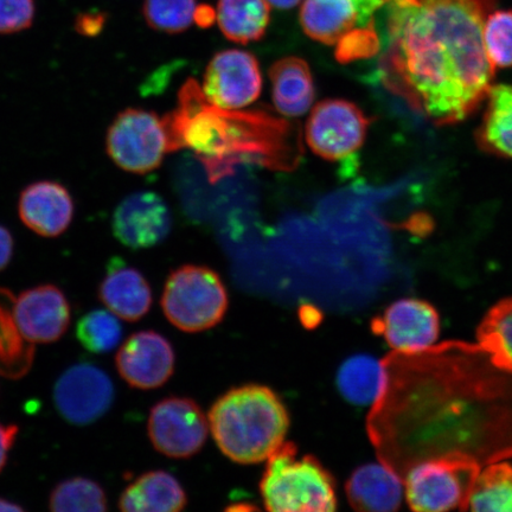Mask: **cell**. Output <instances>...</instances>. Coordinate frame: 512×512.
<instances>
[{
	"instance_id": "1",
	"label": "cell",
	"mask_w": 512,
	"mask_h": 512,
	"mask_svg": "<svg viewBox=\"0 0 512 512\" xmlns=\"http://www.w3.org/2000/svg\"><path fill=\"white\" fill-rule=\"evenodd\" d=\"M367 430L382 464L403 479L434 459L485 467L512 458V363L483 343L393 351Z\"/></svg>"
},
{
	"instance_id": "2",
	"label": "cell",
	"mask_w": 512,
	"mask_h": 512,
	"mask_svg": "<svg viewBox=\"0 0 512 512\" xmlns=\"http://www.w3.org/2000/svg\"><path fill=\"white\" fill-rule=\"evenodd\" d=\"M496 0L392 3L382 78L435 125L463 121L488 96L495 75L483 31Z\"/></svg>"
},
{
	"instance_id": "3",
	"label": "cell",
	"mask_w": 512,
	"mask_h": 512,
	"mask_svg": "<svg viewBox=\"0 0 512 512\" xmlns=\"http://www.w3.org/2000/svg\"><path fill=\"white\" fill-rule=\"evenodd\" d=\"M163 120L169 151L194 152L211 183L234 175L242 164L292 171L303 156L302 134L297 125L266 111L217 107L192 79L181 88L176 110Z\"/></svg>"
},
{
	"instance_id": "4",
	"label": "cell",
	"mask_w": 512,
	"mask_h": 512,
	"mask_svg": "<svg viewBox=\"0 0 512 512\" xmlns=\"http://www.w3.org/2000/svg\"><path fill=\"white\" fill-rule=\"evenodd\" d=\"M209 427L224 456L243 465L258 464L284 443L290 414L271 388L246 384L214 403Z\"/></svg>"
},
{
	"instance_id": "5",
	"label": "cell",
	"mask_w": 512,
	"mask_h": 512,
	"mask_svg": "<svg viewBox=\"0 0 512 512\" xmlns=\"http://www.w3.org/2000/svg\"><path fill=\"white\" fill-rule=\"evenodd\" d=\"M260 494L273 512H329L338 503L334 476L315 456H300L293 443L281 444L267 458Z\"/></svg>"
},
{
	"instance_id": "6",
	"label": "cell",
	"mask_w": 512,
	"mask_h": 512,
	"mask_svg": "<svg viewBox=\"0 0 512 512\" xmlns=\"http://www.w3.org/2000/svg\"><path fill=\"white\" fill-rule=\"evenodd\" d=\"M160 304L172 325L195 334L221 323L228 293L219 274L208 267L187 265L170 274Z\"/></svg>"
},
{
	"instance_id": "7",
	"label": "cell",
	"mask_w": 512,
	"mask_h": 512,
	"mask_svg": "<svg viewBox=\"0 0 512 512\" xmlns=\"http://www.w3.org/2000/svg\"><path fill=\"white\" fill-rule=\"evenodd\" d=\"M480 470L465 459H434L413 466L403 478L409 507L425 512L465 510Z\"/></svg>"
},
{
	"instance_id": "8",
	"label": "cell",
	"mask_w": 512,
	"mask_h": 512,
	"mask_svg": "<svg viewBox=\"0 0 512 512\" xmlns=\"http://www.w3.org/2000/svg\"><path fill=\"white\" fill-rule=\"evenodd\" d=\"M106 150L124 171L138 175L155 171L170 152L163 118L153 112L128 108L108 128Z\"/></svg>"
},
{
	"instance_id": "9",
	"label": "cell",
	"mask_w": 512,
	"mask_h": 512,
	"mask_svg": "<svg viewBox=\"0 0 512 512\" xmlns=\"http://www.w3.org/2000/svg\"><path fill=\"white\" fill-rule=\"evenodd\" d=\"M371 119L347 100L328 99L313 108L305 126V139L317 156L331 162L360 150Z\"/></svg>"
},
{
	"instance_id": "10",
	"label": "cell",
	"mask_w": 512,
	"mask_h": 512,
	"mask_svg": "<svg viewBox=\"0 0 512 512\" xmlns=\"http://www.w3.org/2000/svg\"><path fill=\"white\" fill-rule=\"evenodd\" d=\"M147 431L159 453L172 459H187L206 444L209 421L195 401L168 398L151 409Z\"/></svg>"
},
{
	"instance_id": "11",
	"label": "cell",
	"mask_w": 512,
	"mask_h": 512,
	"mask_svg": "<svg viewBox=\"0 0 512 512\" xmlns=\"http://www.w3.org/2000/svg\"><path fill=\"white\" fill-rule=\"evenodd\" d=\"M114 394V384L106 371L94 364L79 363L57 380L54 402L57 412L69 424L87 426L110 411Z\"/></svg>"
},
{
	"instance_id": "12",
	"label": "cell",
	"mask_w": 512,
	"mask_h": 512,
	"mask_svg": "<svg viewBox=\"0 0 512 512\" xmlns=\"http://www.w3.org/2000/svg\"><path fill=\"white\" fill-rule=\"evenodd\" d=\"M262 78L258 60L248 51H220L210 61L202 92L211 104L240 110L259 98Z\"/></svg>"
},
{
	"instance_id": "13",
	"label": "cell",
	"mask_w": 512,
	"mask_h": 512,
	"mask_svg": "<svg viewBox=\"0 0 512 512\" xmlns=\"http://www.w3.org/2000/svg\"><path fill=\"white\" fill-rule=\"evenodd\" d=\"M371 331L386 339L394 351H419L437 342L440 317L426 300L403 298L371 320Z\"/></svg>"
},
{
	"instance_id": "14",
	"label": "cell",
	"mask_w": 512,
	"mask_h": 512,
	"mask_svg": "<svg viewBox=\"0 0 512 512\" xmlns=\"http://www.w3.org/2000/svg\"><path fill=\"white\" fill-rule=\"evenodd\" d=\"M171 227L168 204L152 191H138L124 198L112 219L115 239L133 251L159 245L168 238Z\"/></svg>"
},
{
	"instance_id": "15",
	"label": "cell",
	"mask_w": 512,
	"mask_h": 512,
	"mask_svg": "<svg viewBox=\"0 0 512 512\" xmlns=\"http://www.w3.org/2000/svg\"><path fill=\"white\" fill-rule=\"evenodd\" d=\"M175 351L156 331H139L128 337L115 356L118 373L131 387H162L175 370Z\"/></svg>"
},
{
	"instance_id": "16",
	"label": "cell",
	"mask_w": 512,
	"mask_h": 512,
	"mask_svg": "<svg viewBox=\"0 0 512 512\" xmlns=\"http://www.w3.org/2000/svg\"><path fill=\"white\" fill-rule=\"evenodd\" d=\"M15 317L22 334L32 344H50L66 334L72 309L66 294L54 285L30 288L15 299Z\"/></svg>"
},
{
	"instance_id": "17",
	"label": "cell",
	"mask_w": 512,
	"mask_h": 512,
	"mask_svg": "<svg viewBox=\"0 0 512 512\" xmlns=\"http://www.w3.org/2000/svg\"><path fill=\"white\" fill-rule=\"evenodd\" d=\"M72 195L62 184L53 181L32 183L22 191L18 213L32 232L43 238H57L74 219Z\"/></svg>"
},
{
	"instance_id": "18",
	"label": "cell",
	"mask_w": 512,
	"mask_h": 512,
	"mask_svg": "<svg viewBox=\"0 0 512 512\" xmlns=\"http://www.w3.org/2000/svg\"><path fill=\"white\" fill-rule=\"evenodd\" d=\"M99 299L119 319L133 323L150 311L152 291L143 273L114 258L99 286Z\"/></svg>"
},
{
	"instance_id": "19",
	"label": "cell",
	"mask_w": 512,
	"mask_h": 512,
	"mask_svg": "<svg viewBox=\"0 0 512 512\" xmlns=\"http://www.w3.org/2000/svg\"><path fill=\"white\" fill-rule=\"evenodd\" d=\"M352 508L363 512H392L401 507L405 483L386 465L367 464L352 472L347 485Z\"/></svg>"
},
{
	"instance_id": "20",
	"label": "cell",
	"mask_w": 512,
	"mask_h": 512,
	"mask_svg": "<svg viewBox=\"0 0 512 512\" xmlns=\"http://www.w3.org/2000/svg\"><path fill=\"white\" fill-rule=\"evenodd\" d=\"M187 504V494L174 476L150 471L127 486L118 507L125 512H178Z\"/></svg>"
},
{
	"instance_id": "21",
	"label": "cell",
	"mask_w": 512,
	"mask_h": 512,
	"mask_svg": "<svg viewBox=\"0 0 512 512\" xmlns=\"http://www.w3.org/2000/svg\"><path fill=\"white\" fill-rule=\"evenodd\" d=\"M299 19L305 34L326 46H336L352 29L364 27L355 0H305Z\"/></svg>"
},
{
	"instance_id": "22",
	"label": "cell",
	"mask_w": 512,
	"mask_h": 512,
	"mask_svg": "<svg viewBox=\"0 0 512 512\" xmlns=\"http://www.w3.org/2000/svg\"><path fill=\"white\" fill-rule=\"evenodd\" d=\"M273 101L286 117H300L310 110L316 89L309 64L299 57H285L270 70Z\"/></svg>"
},
{
	"instance_id": "23",
	"label": "cell",
	"mask_w": 512,
	"mask_h": 512,
	"mask_svg": "<svg viewBox=\"0 0 512 512\" xmlns=\"http://www.w3.org/2000/svg\"><path fill=\"white\" fill-rule=\"evenodd\" d=\"M15 297L0 288V374L19 379L34 362V344L22 334L15 317Z\"/></svg>"
},
{
	"instance_id": "24",
	"label": "cell",
	"mask_w": 512,
	"mask_h": 512,
	"mask_svg": "<svg viewBox=\"0 0 512 512\" xmlns=\"http://www.w3.org/2000/svg\"><path fill=\"white\" fill-rule=\"evenodd\" d=\"M270 10L266 0H219L216 17L228 40L248 44L261 40L266 34Z\"/></svg>"
},
{
	"instance_id": "25",
	"label": "cell",
	"mask_w": 512,
	"mask_h": 512,
	"mask_svg": "<svg viewBox=\"0 0 512 512\" xmlns=\"http://www.w3.org/2000/svg\"><path fill=\"white\" fill-rule=\"evenodd\" d=\"M477 143L485 152L512 159V86H492Z\"/></svg>"
},
{
	"instance_id": "26",
	"label": "cell",
	"mask_w": 512,
	"mask_h": 512,
	"mask_svg": "<svg viewBox=\"0 0 512 512\" xmlns=\"http://www.w3.org/2000/svg\"><path fill=\"white\" fill-rule=\"evenodd\" d=\"M337 386L343 398L354 405L374 403L382 387L381 361L369 355L348 358L339 368Z\"/></svg>"
},
{
	"instance_id": "27",
	"label": "cell",
	"mask_w": 512,
	"mask_h": 512,
	"mask_svg": "<svg viewBox=\"0 0 512 512\" xmlns=\"http://www.w3.org/2000/svg\"><path fill=\"white\" fill-rule=\"evenodd\" d=\"M465 510L512 512V465H486L473 485Z\"/></svg>"
},
{
	"instance_id": "28",
	"label": "cell",
	"mask_w": 512,
	"mask_h": 512,
	"mask_svg": "<svg viewBox=\"0 0 512 512\" xmlns=\"http://www.w3.org/2000/svg\"><path fill=\"white\" fill-rule=\"evenodd\" d=\"M54 512H104L108 499L104 488L94 480L74 477L57 484L49 497Z\"/></svg>"
},
{
	"instance_id": "29",
	"label": "cell",
	"mask_w": 512,
	"mask_h": 512,
	"mask_svg": "<svg viewBox=\"0 0 512 512\" xmlns=\"http://www.w3.org/2000/svg\"><path fill=\"white\" fill-rule=\"evenodd\" d=\"M76 338L92 354H108L120 344L123 326L110 310H93L79 319Z\"/></svg>"
},
{
	"instance_id": "30",
	"label": "cell",
	"mask_w": 512,
	"mask_h": 512,
	"mask_svg": "<svg viewBox=\"0 0 512 512\" xmlns=\"http://www.w3.org/2000/svg\"><path fill=\"white\" fill-rule=\"evenodd\" d=\"M196 0H145L143 14L150 28L179 34L194 22Z\"/></svg>"
},
{
	"instance_id": "31",
	"label": "cell",
	"mask_w": 512,
	"mask_h": 512,
	"mask_svg": "<svg viewBox=\"0 0 512 512\" xmlns=\"http://www.w3.org/2000/svg\"><path fill=\"white\" fill-rule=\"evenodd\" d=\"M477 338L478 342L501 352L512 363V297L491 307L478 326Z\"/></svg>"
},
{
	"instance_id": "32",
	"label": "cell",
	"mask_w": 512,
	"mask_h": 512,
	"mask_svg": "<svg viewBox=\"0 0 512 512\" xmlns=\"http://www.w3.org/2000/svg\"><path fill=\"white\" fill-rule=\"evenodd\" d=\"M483 38L492 66L512 67V10L491 11L486 17Z\"/></svg>"
},
{
	"instance_id": "33",
	"label": "cell",
	"mask_w": 512,
	"mask_h": 512,
	"mask_svg": "<svg viewBox=\"0 0 512 512\" xmlns=\"http://www.w3.org/2000/svg\"><path fill=\"white\" fill-rule=\"evenodd\" d=\"M336 57L339 62L348 63L373 56L379 51L380 38L375 23L352 29L336 44Z\"/></svg>"
},
{
	"instance_id": "34",
	"label": "cell",
	"mask_w": 512,
	"mask_h": 512,
	"mask_svg": "<svg viewBox=\"0 0 512 512\" xmlns=\"http://www.w3.org/2000/svg\"><path fill=\"white\" fill-rule=\"evenodd\" d=\"M34 18V0H0V34H16L27 30Z\"/></svg>"
},
{
	"instance_id": "35",
	"label": "cell",
	"mask_w": 512,
	"mask_h": 512,
	"mask_svg": "<svg viewBox=\"0 0 512 512\" xmlns=\"http://www.w3.org/2000/svg\"><path fill=\"white\" fill-rule=\"evenodd\" d=\"M107 15L105 12L91 11L83 12L75 19V30L81 36L96 37L105 29Z\"/></svg>"
},
{
	"instance_id": "36",
	"label": "cell",
	"mask_w": 512,
	"mask_h": 512,
	"mask_svg": "<svg viewBox=\"0 0 512 512\" xmlns=\"http://www.w3.org/2000/svg\"><path fill=\"white\" fill-rule=\"evenodd\" d=\"M19 428L16 425L0 424V472L8 463L9 453L15 445Z\"/></svg>"
},
{
	"instance_id": "37",
	"label": "cell",
	"mask_w": 512,
	"mask_h": 512,
	"mask_svg": "<svg viewBox=\"0 0 512 512\" xmlns=\"http://www.w3.org/2000/svg\"><path fill=\"white\" fill-rule=\"evenodd\" d=\"M15 241L11 233L0 224V272L9 266L14 256Z\"/></svg>"
},
{
	"instance_id": "38",
	"label": "cell",
	"mask_w": 512,
	"mask_h": 512,
	"mask_svg": "<svg viewBox=\"0 0 512 512\" xmlns=\"http://www.w3.org/2000/svg\"><path fill=\"white\" fill-rule=\"evenodd\" d=\"M364 27L374 22V14L386 3L384 0H355Z\"/></svg>"
},
{
	"instance_id": "39",
	"label": "cell",
	"mask_w": 512,
	"mask_h": 512,
	"mask_svg": "<svg viewBox=\"0 0 512 512\" xmlns=\"http://www.w3.org/2000/svg\"><path fill=\"white\" fill-rule=\"evenodd\" d=\"M215 12L208 5H201L196 8L194 21L202 28H208L213 24Z\"/></svg>"
},
{
	"instance_id": "40",
	"label": "cell",
	"mask_w": 512,
	"mask_h": 512,
	"mask_svg": "<svg viewBox=\"0 0 512 512\" xmlns=\"http://www.w3.org/2000/svg\"><path fill=\"white\" fill-rule=\"evenodd\" d=\"M266 2L275 9L290 10L302 2V0H266Z\"/></svg>"
},
{
	"instance_id": "41",
	"label": "cell",
	"mask_w": 512,
	"mask_h": 512,
	"mask_svg": "<svg viewBox=\"0 0 512 512\" xmlns=\"http://www.w3.org/2000/svg\"><path fill=\"white\" fill-rule=\"evenodd\" d=\"M12 512V511H24V508L21 505L9 501V499H5L0 497V512Z\"/></svg>"
},
{
	"instance_id": "42",
	"label": "cell",
	"mask_w": 512,
	"mask_h": 512,
	"mask_svg": "<svg viewBox=\"0 0 512 512\" xmlns=\"http://www.w3.org/2000/svg\"><path fill=\"white\" fill-rule=\"evenodd\" d=\"M384 2H392V3H408V2H414V0H384Z\"/></svg>"
}]
</instances>
